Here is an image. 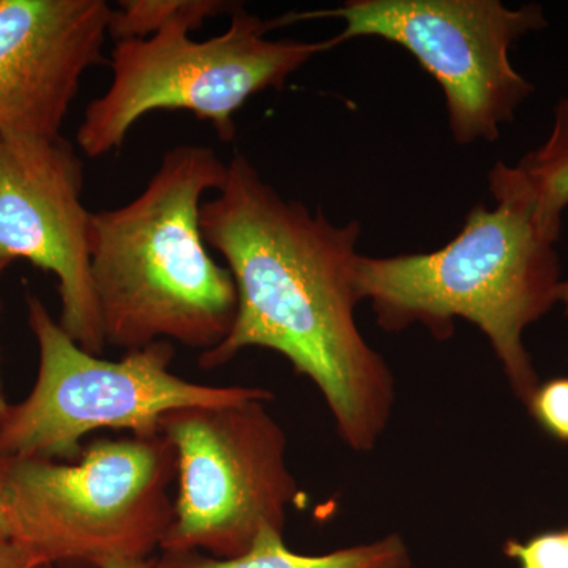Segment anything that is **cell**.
I'll use <instances>...</instances> for the list:
<instances>
[{"label":"cell","instance_id":"1","mask_svg":"<svg viewBox=\"0 0 568 568\" xmlns=\"http://www.w3.org/2000/svg\"><path fill=\"white\" fill-rule=\"evenodd\" d=\"M200 222L233 275L237 315L197 365L219 368L246 347L275 351L320 388L347 446L373 450L390 420L395 381L355 321L361 223L338 226L286 200L242 153L201 205Z\"/></svg>","mask_w":568,"mask_h":568},{"label":"cell","instance_id":"2","mask_svg":"<svg viewBox=\"0 0 568 568\" xmlns=\"http://www.w3.org/2000/svg\"><path fill=\"white\" fill-rule=\"evenodd\" d=\"M489 190L495 209L477 204L443 248L392 257L361 254L355 283L384 331L420 324L444 342L454 335L457 317L476 325L515 395L528 405L540 384L523 335L559 304L556 244L562 222L540 211L517 166L497 163Z\"/></svg>","mask_w":568,"mask_h":568},{"label":"cell","instance_id":"3","mask_svg":"<svg viewBox=\"0 0 568 568\" xmlns=\"http://www.w3.org/2000/svg\"><path fill=\"white\" fill-rule=\"evenodd\" d=\"M226 173L212 148L178 145L134 200L92 212V280L106 345L129 353L178 342L205 353L230 335L237 291L200 222L204 194L219 192Z\"/></svg>","mask_w":568,"mask_h":568},{"label":"cell","instance_id":"4","mask_svg":"<svg viewBox=\"0 0 568 568\" xmlns=\"http://www.w3.org/2000/svg\"><path fill=\"white\" fill-rule=\"evenodd\" d=\"M178 458L163 435L93 440L77 462L6 459L10 537L51 566L148 560L174 519Z\"/></svg>","mask_w":568,"mask_h":568},{"label":"cell","instance_id":"5","mask_svg":"<svg viewBox=\"0 0 568 568\" xmlns=\"http://www.w3.org/2000/svg\"><path fill=\"white\" fill-rule=\"evenodd\" d=\"M193 31L175 22L149 39L115 43L110 85L88 104L77 133L89 159L119 151L133 126L155 111L192 112L220 140H234V114L253 95L280 91L306 62L336 47L334 39H267L268 20L239 6L220 36L197 41Z\"/></svg>","mask_w":568,"mask_h":568},{"label":"cell","instance_id":"6","mask_svg":"<svg viewBox=\"0 0 568 568\" xmlns=\"http://www.w3.org/2000/svg\"><path fill=\"white\" fill-rule=\"evenodd\" d=\"M28 323L39 345V376L20 405L0 422V458L81 457L82 437L103 428L133 436L160 435V418L190 406L265 399L263 387H213L171 372L174 346L155 342L106 361L82 349L37 295L28 297Z\"/></svg>","mask_w":568,"mask_h":568},{"label":"cell","instance_id":"7","mask_svg":"<svg viewBox=\"0 0 568 568\" xmlns=\"http://www.w3.org/2000/svg\"><path fill=\"white\" fill-rule=\"evenodd\" d=\"M345 21L336 47L358 37L392 41L416 58L446 95L459 145L493 142L536 88L515 70L510 50L547 28L544 7L508 9L499 0H349L332 10L287 13L271 31L306 20Z\"/></svg>","mask_w":568,"mask_h":568},{"label":"cell","instance_id":"8","mask_svg":"<svg viewBox=\"0 0 568 568\" xmlns=\"http://www.w3.org/2000/svg\"><path fill=\"white\" fill-rule=\"evenodd\" d=\"M265 399L190 406L160 418L178 458L179 493L163 552L244 555L265 528L284 529L305 496L287 469L286 436Z\"/></svg>","mask_w":568,"mask_h":568},{"label":"cell","instance_id":"9","mask_svg":"<svg viewBox=\"0 0 568 568\" xmlns=\"http://www.w3.org/2000/svg\"><path fill=\"white\" fill-rule=\"evenodd\" d=\"M84 166L59 136L0 133V254L58 280L59 324L88 353L104 339L91 268L92 212L82 204Z\"/></svg>","mask_w":568,"mask_h":568},{"label":"cell","instance_id":"10","mask_svg":"<svg viewBox=\"0 0 568 568\" xmlns=\"http://www.w3.org/2000/svg\"><path fill=\"white\" fill-rule=\"evenodd\" d=\"M111 14L104 0H0V133L61 134Z\"/></svg>","mask_w":568,"mask_h":568},{"label":"cell","instance_id":"11","mask_svg":"<svg viewBox=\"0 0 568 568\" xmlns=\"http://www.w3.org/2000/svg\"><path fill=\"white\" fill-rule=\"evenodd\" d=\"M409 552L398 536L328 555H298L286 547L282 530L265 528L244 555L216 559L201 552H164L153 568H407Z\"/></svg>","mask_w":568,"mask_h":568},{"label":"cell","instance_id":"12","mask_svg":"<svg viewBox=\"0 0 568 568\" xmlns=\"http://www.w3.org/2000/svg\"><path fill=\"white\" fill-rule=\"evenodd\" d=\"M237 3L222 0H125L112 9L110 37L115 41L142 40L185 22L194 31L219 14L233 13Z\"/></svg>","mask_w":568,"mask_h":568},{"label":"cell","instance_id":"13","mask_svg":"<svg viewBox=\"0 0 568 568\" xmlns=\"http://www.w3.org/2000/svg\"><path fill=\"white\" fill-rule=\"evenodd\" d=\"M517 170L536 194L540 211L562 222L568 205V97L555 108L548 140L526 153Z\"/></svg>","mask_w":568,"mask_h":568},{"label":"cell","instance_id":"14","mask_svg":"<svg viewBox=\"0 0 568 568\" xmlns=\"http://www.w3.org/2000/svg\"><path fill=\"white\" fill-rule=\"evenodd\" d=\"M504 555L518 568H568V528L537 534L526 541L507 540Z\"/></svg>","mask_w":568,"mask_h":568},{"label":"cell","instance_id":"15","mask_svg":"<svg viewBox=\"0 0 568 568\" xmlns=\"http://www.w3.org/2000/svg\"><path fill=\"white\" fill-rule=\"evenodd\" d=\"M528 406L548 435L568 443V377H558L538 386Z\"/></svg>","mask_w":568,"mask_h":568},{"label":"cell","instance_id":"16","mask_svg":"<svg viewBox=\"0 0 568 568\" xmlns=\"http://www.w3.org/2000/svg\"><path fill=\"white\" fill-rule=\"evenodd\" d=\"M0 568H54L13 538L0 540Z\"/></svg>","mask_w":568,"mask_h":568},{"label":"cell","instance_id":"17","mask_svg":"<svg viewBox=\"0 0 568 568\" xmlns=\"http://www.w3.org/2000/svg\"><path fill=\"white\" fill-rule=\"evenodd\" d=\"M3 470H6V459L0 458V540L11 538L6 506H3Z\"/></svg>","mask_w":568,"mask_h":568},{"label":"cell","instance_id":"18","mask_svg":"<svg viewBox=\"0 0 568 568\" xmlns=\"http://www.w3.org/2000/svg\"><path fill=\"white\" fill-rule=\"evenodd\" d=\"M102 568H153L152 562L149 560H126V559H114L108 560L103 564Z\"/></svg>","mask_w":568,"mask_h":568},{"label":"cell","instance_id":"19","mask_svg":"<svg viewBox=\"0 0 568 568\" xmlns=\"http://www.w3.org/2000/svg\"><path fill=\"white\" fill-rule=\"evenodd\" d=\"M559 304L564 305V312H566L568 316V280L567 282L560 283Z\"/></svg>","mask_w":568,"mask_h":568},{"label":"cell","instance_id":"20","mask_svg":"<svg viewBox=\"0 0 568 568\" xmlns=\"http://www.w3.org/2000/svg\"><path fill=\"white\" fill-rule=\"evenodd\" d=\"M9 403L6 402V396L2 392V381H0V422L6 417L7 410H9Z\"/></svg>","mask_w":568,"mask_h":568},{"label":"cell","instance_id":"21","mask_svg":"<svg viewBox=\"0 0 568 568\" xmlns=\"http://www.w3.org/2000/svg\"><path fill=\"white\" fill-rule=\"evenodd\" d=\"M11 264H13V261L0 254V278H2L3 272H6ZM0 313H2V302H0Z\"/></svg>","mask_w":568,"mask_h":568}]
</instances>
